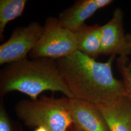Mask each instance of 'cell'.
<instances>
[{"label":"cell","mask_w":131,"mask_h":131,"mask_svg":"<svg viewBox=\"0 0 131 131\" xmlns=\"http://www.w3.org/2000/svg\"><path fill=\"white\" fill-rule=\"evenodd\" d=\"M34 131H49L46 128L44 127H38L36 128V129Z\"/></svg>","instance_id":"16"},{"label":"cell","mask_w":131,"mask_h":131,"mask_svg":"<svg viewBox=\"0 0 131 131\" xmlns=\"http://www.w3.org/2000/svg\"><path fill=\"white\" fill-rule=\"evenodd\" d=\"M131 49L124 35L123 13L117 8L107 23L101 26V55H119L127 57Z\"/></svg>","instance_id":"6"},{"label":"cell","mask_w":131,"mask_h":131,"mask_svg":"<svg viewBox=\"0 0 131 131\" xmlns=\"http://www.w3.org/2000/svg\"><path fill=\"white\" fill-rule=\"evenodd\" d=\"M0 131H14L9 117L5 107L3 100L0 103Z\"/></svg>","instance_id":"13"},{"label":"cell","mask_w":131,"mask_h":131,"mask_svg":"<svg viewBox=\"0 0 131 131\" xmlns=\"http://www.w3.org/2000/svg\"><path fill=\"white\" fill-rule=\"evenodd\" d=\"M127 63V57L119 56L117 60V69L122 76L128 96L131 98V70Z\"/></svg>","instance_id":"12"},{"label":"cell","mask_w":131,"mask_h":131,"mask_svg":"<svg viewBox=\"0 0 131 131\" xmlns=\"http://www.w3.org/2000/svg\"><path fill=\"white\" fill-rule=\"evenodd\" d=\"M27 1L0 0V39L4 38L5 28L10 21L23 13Z\"/></svg>","instance_id":"11"},{"label":"cell","mask_w":131,"mask_h":131,"mask_svg":"<svg viewBox=\"0 0 131 131\" xmlns=\"http://www.w3.org/2000/svg\"><path fill=\"white\" fill-rule=\"evenodd\" d=\"M60 92L74 98L58 70L56 60L27 58L5 65L0 70L1 97L17 91L37 100L45 91Z\"/></svg>","instance_id":"2"},{"label":"cell","mask_w":131,"mask_h":131,"mask_svg":"<svg viewBox=\"0 0 131 131\" xmlns=\"http://www.w3.org/2000/svg\"><path fill=\"white\" fill-rule=\"evenodd\" d=\"M97 106L109 131H131V98L122 96L110 103Z\"/></svg>","instance_id":"8"},{"label":"cell","mask_w":131,"mask_h":131,"mask_svg":"<svg viewBox=\"0 0 131 131\" xmlns=\"http://www.w3.org/2000/svg\"><path fill=\"white\" fill-rule=\"evenodd\" d=\"M128 66H129V68L131 70V63H130L129 65H128Z\"/></svg>","instance_id":"17"},{"label":"cell","mask_w":131,"mask_h":131,"mask_svg":"<svg viewBox=\"0 0 131 131\" xmlns=\"http://www.w3.org/2000/svg\"><path fill=\"white\" fill-rule=\"evenodd\" d=\"M43 26L40 38L28 54L30 59L49 58L57 60L78 51L74 34L63 27L57 18H47Z\"/></svg>","instance_id":"4"},{"label":"cell","mask_w":131,"mask_h":131,"mask_svg":"<svg viewBox=\"0 0 131 131\" xmlns=\"http://www.w3.org/2000/svg\"><path fill=\"white\" fill-rule=\"evenodd\" d=\"M67 97L42 96L37 100H23L17 104V116L30 128L44 127L49 131H68L73 123Z\"/></svg>","instance_id":"3"},{"label":"cell","mask_w":131,"mask_h":131,"mask_svg":"<svg viewBox=\"0 0 131 131\" xmlns=\"http://www.w3.org/2000/svg\"><path fill=\"white\" fill-rule=\"evenodd\" d=\"M43 29V26L38 21L15 28L9 38L0 46V65L27 58L40 38Z\"/></svg>","instance_id":"5"},{"label":"cell","mask_w":131,"mask_h":131,"mask_svg":"<svg viewBox=\"0 0 131 131\" xmlns=\"http://www.w3.org/2000/svg\"><path fill=\"white\" fill-rule=\"evenodd\" d=\"M74 34L78 51L95 59L101 55V26L84 24Z\"/></svg>","instance_id":"10"},{"label":"cell","mask_w":131,"mask_h":131,"mask_svg":"<svg viewBox=\"0 0 131 131\" xmlns=\"http://www.w3.org/2000/svg\"><path fill=\"white\" fill-rule=\"evenodd\" d=\"M115 56L112 55L107 61L99 62L77 51L56 60V64L74 98L102 105L128 96L123 82L113 74Z\"/></svg>","instance_id":"1"},{"label":"cell","mask_w":131,"mask_h":131,"mask_svg":"<svg viewBox=\"0 0 131 131\" xmlns=\"http://www.w3.org/2000/svg\"><path fill=\"white\" fill-rule=\"evenodd\" d=\"M68 131H83L79 129L78 127L76 126L73 124L70 127Z\"/></svg>","instance_id":"14"},{"label":"cell","mask_w":131,"mask_h":131,"mask_svg":"<svg viewBox=\"0 0 131 131\" xmlns=\"http://www.w3.org/2000/svg\"><path fill=\"white\" fill-rule=\"evenodd\" d=\"M101 0H78L59 14L58 19L61 26L72 32L84 24L98 10L103 8Z\"/></svg>","instance_id":"9"},{"label":"cell","mask_w":131,"mask_h":131,"mask_svg":"<svg viewBox=\"0 0 131 131\" xmlns=\"http://www.w3.org/2000/svg\"><path fill=\"white\" fill-rule=\"evenodd\" d=\"M126 36L127 40L128 41V43L129 45V46L131 49V34H129L128 35H126Z\"/></svg>","instance_id":"15"},{"label":"cell","mask_w":131,"mask_h":131,"mask_svg":"<svg viewBox=\"0 0 131 131\" xmlns=\"http://www.w3.org/2000/svg\"><path fill=\"white\" fill-rule=\"evenodd\" d=\"M68 107L73 124L83 131H109L97 105L78 99H69Z\"/></svg>","instance_id":"7"}]
</instances>
